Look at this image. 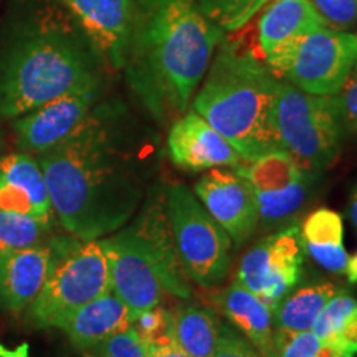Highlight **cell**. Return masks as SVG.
<instances>
[{
  "mask_svg": "<svg viewBox=\"0 0 357 357\" xmlns=\"http://www.w3.org/2000/svg\"><path fill=\"white\" fill-rule=\"evenodd\" d=\"M344 273L347 275V280H349L351 283H357V252L347 260Z\"/></svg>",
  "mask_w": 357,
  "mask_h": 357,
  "instance_id": "obj_37",
  "label": "cell"
},
{
  "mask_svg": "<svg viewBox=\"0 0 357 357\" xmlns=\"http://www.w3.org/2000/svg\"><path fill=\"white\" fill-rule=\"evenodd\" d=\"M147 357H192L181 349L174 337L160 339V341L147 344Z\"/></svg>",
  "mask_w": 357,
  "mask_h": 357,
  "instance_id": "obj_34",
  "label": "cell"
},
{
  "mask_svg": "<svg viewBox=\"0 0 357 357\" xmlns=\"http://www.w3.org/2000/svg\"><path fill=\"white\" fill-rule=\"evenodd\" d=\"M342 136H357V60L352 66L349 77L336 95L329 96Z\"/></svg>",
  "mask_w": 357,
  "mask_h": 357,
  "instance_id": "obj_28",
  "label": "cell"
},
{
  "mask_svg": "<svg viewBox=\"0 0 357 357\" xmlns=\"http://www.w3.org/2000/svg\"><path fill=\"white\" fill-rule=\"evenodd\" d=\"M278 83L255 53L223 37L192 106L245 160H252L281 149L275 129Z\"/></svg>",
  "mask_w": 357,
  "mask_h": 357,
  "instance_id": "obj_4",
  "label": "cell"
},
{
  "mask_svg": "<svg viewBox=\"0 0 357 357\" xmlns=\"http://www.w3.org/2000/svg\"><path fill=\"white\" fill-rule=\"evenodd\" d=\"M222 321L208 307L185 305L172 312L174 341L192 357L212 356Z\"/></svg>",
  "mask_w": 357,
  "mask_h": 357,
  "instance_id": "obj_22",
  "label": "cell"
},
{
  "mask_svg": "<svg viewBox=\"0 0 357 357\" xmlns=\"http://www.w3.org/2000/svg\"><path fill=\"white\" fill-rule=\"evenodd\" d=\"M316 357H342V356L339 354V352L334 349V347L324 344V342H323V344H321V347H319L318 354H316Z\"/></svg>",
  "mask_w": 357,
  "mask_h": 357,
  "instance_id": "obj_38",
  "label": "cell"
},
{
  "mask_svg": "<svg viewBox=\"0 0 357 357\" xmlns=\"http://www.w3.org/2000/svg\"><path fill=\"white\" fill-rule=\"evenodd\" d=\"M342 357H354L357 354V307L347 316L331 342H328Z\"/></svg>",
  "mask_w": 357,
  "mask_h": 357,
  "instance_id": "obj_33",
  "label": "cell"
},
{
  "mask_svg": "<svg viewBox=\"0 0 357 357\" xmlns=\"http://www.w3.org/2000/svg\"><path fill=\"white\" fill-rule=\"evenodd\" d=\"M270 0H197L202 13L222 32L242 30Z\"/></svg>",
  "mask_w": 357,
  "mask_h": 357,
  "instance_id": "obj_25",
  "label": "cell"
},
{
  "mask_svg": "<svg viewBox=\"0 0 357 357\" xmlns=\"http://www.w3.org/2000/svg\"><path fill=\"white\" fill-rule=\"evenodd\" d=\"M35 158L53 213L78 240H101L123 229L144 195L136 164L96 109L68 139Z\"/></svg>",
  "mask_w": 357,
  "mask_h": 357,
  "instance_id": "obj_2",
  "label": "cell"
},
{
  "mask_svg": "<svg viewBox=\"0 0 357 357\" xmlns=\"http://www.w3.org/2000/svg\"><path fill=\"white\" fill-rule=\"evenodd\" d=\"M323 341L312 331L275 329V357H316Z\"/></svg>",
  "mask_w": 357,
  "mask_h": 357,
  "instance_id": "obj_29",
  "label": "cell"
},
{
  "mask_svg": "<svg viewBox=\"0 0 357 357\" xmlns=\"http://www.w3.org/2000/svg\"><path fill=\"white\" fill-rule=\"evenodd\" d=\"M347 217H349V220L352 225H354V229L357 230V184L354 189H352L351 195H349V205H347Z\"/></svg>",
  "mask_w": 357,
  "mask_h": 357,
  "instance_id": "obj_36",
  "label": "cell"
},
{
  "mask_svg": "<svg viewBox=\"0 0 357 357\" xmlns=\"http://www.w3.org/2000/svg\"><path fill=\"white\" fill-rule=\"evenodd\" d=\"M100 84L75 89L12 119L19 151L38 155L63 142L95 113Z\"/></svg>",
  "mask_w": 357,
  "mask_h": 357,
  "instance_id": "obj_12",
  "label": "cell"
},
{
  "mask_svg": "<svg viewBox=\"0 0 357 357\" xmlns=\"http://www.w3.org/2000/svg\"><path fill=\"white\" fill-rule=\"evenodd\" d=\"M258 22L263 58L288 40L326 26L311 0H270Z\"/></svg>",
  "mask_w": 357,
  "mask_h": 357,
  "instance_id": "obj_20",
  "label": "cell"
},
{
  "mask_svg": "<svg viewBox=\"0 0 357 357\" xmlns=\"http://www.w3.org/2000/svg\"><path fill=\"white\" fill-rule=\"evenodd\" d=\"M356 35H357V33H356Z\"/></svg>",
  "mask_w": 357,
  "mask_h": 357,
  "instance_id": "obj_40",
  "label": "cell"
},
{
  "mask_svg": "<svg viewBox=\"0 0 357 357\" xmlns=\"http://www.w3.org/2000/svg\"><path fill=\"white\" fill-rule=\"evenodd\" d=\"M0 211L53 222L47 181L35 155L22 151L0 155Z\"/></svg>",
  "mask_w": 357,
  "mask_h": 357,
  "instance_id": "obj_16",
  "label": "cell"
},
{
  "mask_svg": "<svg viewBox=\"0 0 357 357\" xmlns=\"http://www.w3.org/2000/svg\"><path fill=\"white\" fill-rule=\"evenodd\" d=\"M211 357H265L234 326L222 323L215 351Z\"/></svg>",
  "mask_w": 357,
  "mask_h": 357,
  "instance_id": "obj_32",
  "label": "cell"
},
{
  "mask_svg": "<svg viewBox=\"0 0 357 357\" xmlns=\"http://www.w3.org/2000/svg\"><path fill=\"white\" fill-rule=\"evenodd\" d=\"M84 357H147V342L132 324L105 339L91 349L83 351Z\"/></svg>",
  "mask_w": 357,
  "mask_h": 357,
  "instance_id": "obj_27",
  "label": "cell"
},
{
  "mask_svg": "<svg viewBox=\"0 0 357 357\" xmlns=\"http://www.w3.org/2000/svg\"><path fill=\"white\" fill-rule=\"evenodd\" d=\"M167 149L172 162L190 172L236 167L245 160L238 151L195 111H185L172 121Z\"/></svg>",
  "mask_w": 357,
  "mask_h": 357,
  "instance_id": "obj_15",
  "label": "cell"
},
{
  "mask_svg": "<svg viewBox=\"0 0 357 357\" xmlns=\"http://www.w3.org/2000/svg\"><path fill=\"white\" fill-rule=\"evenodd\" d=\"M53 263L30 319L38 328H58L73 311L111 289L109 266L100 240H53Z\"/></svg>",
  "mask_w": 357,
  "mask_h": 357,
  "instance_id": "obj_6",
  "label": "cell"
},
{
  "mask_svg": "<svg viewBox=\"0 0 357 357\" xmlns=\"http://www.w3.org/2000/svg\"><path fill=\"white\" fill-rule=\"evenodd\" d=\"M109 266L111 289L132 318L160 306L166 294L190 298L189 278L174 247L166 197L147 204L131 225L100 240Z\"/></svg>",
  "mask_w": 357,
  "mask_h": 357,
  "instance_id": "obj_5",
  "label": "cell"
},
{
  "mask_svg": "<svg viewBox=\"0 0 357 357\" xmlns=\"http://www.w3.org/2000/svg\"><path fill=\"white\" fill-rule=\"evenodd\" d=\"M324 25L339 32L357 26V0H311Z\"/></svg>",
  "mask_w": 357,
  "mask_h": 357,
  "instance_id": "obj_30",
  "label": "cell"
},
{
  "mask_svg": "<svg viewBox=\"0 0 357 357\" xmlns=\"http://www.w3.org/2000/svg\"><path fill=\"white\" fill-rule=\"evenodd\" d=\"M357 60V35L319 26L288 40L265 56L276 78L301 91L333 96L341 89Z\"/></svg>",
  "mask_w": 357,
  "mask_h": 357,
  "instance_id": "obj_7",
  "label": "cell"
},
{
  "mask_svg": "<svg viewBox=\"0 0 357 357\" xmlns=\"http://www.w3.org/2000/svg\"><path fill=\"white\" fill-rule=\"evenodd\" d=\"M101 61L58 0H19L0 19V119L100 84Z\"/></svg>",
  "mask_w": 357,
  "mask_h": 357,
  "instance_id": "obj_1",
  "label": "cell"
},
{
  "mask_svg": "<svg viewBox=\"0 0 357 357\" xmlns=\"http://www.w3.org/2000/svg\"><path fill=\"white\" fill-rule=\"evenodd\" d=\"M132 324V312L113 289L73 311L58 328L78 351H88Z\"/></svg>",
  "mask_w": 357,
  "mask_h": 357,
  "instance_id": "obj_18",
  "label": "cell"
},
{
  "mask_svg": "<svg viewBox=\"0 0 357 357\" xmlns=\"http://www.w3.org/2000/svg\"><path fill=\"white\" fill-rule=\"evenodd\" d=\"M3 149V136H2V131H0V153H2Z\"/></svg>",
  "mask_w": 357,
  "mask_h": 357,
  "instance_id": "obj_39",
  "label": "cell"
},
{
  "mask_svg": "<svg viewBox=\"0 0 357 357\" xmlns=\"http://www.w3.org/2000/svg\"><path fill=\"white\" fill-rule=\"evenodd\" d=\"M236 169L255 192L258 223L266 229L280 227L301 211L311 190L312 176H316L298 166L283 149L243 160Z\"/></svg>",
  "mask_w": 357,
  "mask_h": 357,
  "instance_id": "obj_10",
  "label": "cell"
},
{
  "mask_svg": "<svg viewBox=\"0 0 357 357\" xmlns=\"http://www.w3.org/2000/svg\"><path fill=\"white\" fill-rule=\"evenodd\" d=\"M218 306L236 331L257 347L265 357H275L273 311L255 293L234 281L218 296Z\"/></svg>",
  "mask_w": 357,
  "mask_h": 357,
  "instance_id": "obj_19",
  "label": "cell"
},
{
  "mask_svg": "<svg viewBox=\"0 0 357 357\" xmlns=\"http://www.w3.org/2000/svg\"><path fill=\"white\" fill-rule=\"evenodd\" d=\"M0 357H30L29 344H22L19 347H7L0 342Z\"/></svg>",
  "mask_w": 357,
  "mask_h": 357,
  "instance_id": "obj_35",
  "label": "cell"
},
{
  "mask_svg": "<svg viewBox=\"0 0 357 357\" xmlns=\"http://www.w3.org/2000/svg\"><path fill=\"white\" fill-rule=\"evenodd\" d=\"M337 287L329 281L289 291L273 310V328L289 331H311L316 316L329 298L337 293Z\"/></svg>",
  "mask_w": 357,
  "mask_h": 357,
  "instance_id": "obj_23",
  "label": "cell"
},
{
  "mask_svg": "<svg viewBox=\"0 0 357 357\" xmlns=\"http://www.w3.org/2000/svg\"><path fill=\"white\" fill-rule=\"evenodd\" d=\"M225 35L197 0H134L123 70L155 121L167 124L185 113Z\"/></svg>",
  "mask_w": 357,
  "mask_h": 357,
  "instance_id": "obj_3",
  "label": "cell"
},
{
  "mask_svg": "<svg viewBox=\"0 0 357 357\" xmlns=\"http://www.w3.org/2000/svg\"><path fill=\"white\" fill-rule=\"evenodd\" d=\"M275 129L281 149L305 171L318 174L336 162L342 131L329 96L310 95L280 79L275 98Z\"/></svg>",
  "mask_w": 357,
  "mask_h": 357,
  "instance_id": "obj_8",
  "label": "cell"
},
{
  "mask_svg": "<svg viewBox=\"0 0 357 357\" xmlns=\"http://www.w3.org/2000/svg\"><path fill=\"white\" fill-rule=\"evenodd\" d=\"M132 328L144 337L147 344L160 341V339L174 337L172 312L160 306L142 311L132 318Z\"/></svg>",
  "mask_w": 357,
  "mask_h": 357,
  "instance_id": "obj_31",
  "label": "cell"
},
{
  "mask_svg": "<svg viewBox=\"0 0 357 357\" xmlns=\"http://www.w3.org/2000/svg\"><path fill=\"white\" fill-rule=\"evenodd\" d=\"M53 253V243L0 252V306L3 310L19 312L32 306L52 270Z\"/></svg>",
  "mask_w": 357,
  "mask_h": 357,
  "instance_id": "obj_17",
  "label": "cell"
},
{
  "mask_svg": "<svg viewBox=\"0 0 357 357\" xmlns=\"http://www.w3.org/2000/svg\"><path fill=\"white\" fill-rule=\"evenodd\" d=\"M303 252L333 273H344L347 255L342 236L344 225L337 212L331 208H318L311 212L300 225Z\"/></svg>",
  "mask_w": 357,
  "mask_h": 357,
  "instance_id": "obj_21",
  "label": "cell"
},
{
  "mask_svg": "<svg viewBox=\"0 0 357 357\" xmlns=\"http://www.w3.org/2000/svg\"><path fill=\"white\" fill-rule=\"evenodd\" d=\"M303 253L300 225L291 223L248 250L240 261L236 281L273 311L300 281Z\"/></svg>",
  "mask_w": 357,
  "mask_h": 357,
  "instance_id": "obj_11",
  "label": "cell"
},
{
  "mask_svg": "<svg viewBox=\"0 0 357 357\" xmlns=\"http://www.w3.org/2000/svg\"><path fill=\"white\" fill-rule=\"evenodd\" d=\"M194 194L236 247H242L255 234L258 227L255 192L236 167H213L195 182Z\"/></svg>",
  "mask_w": 357,
  "mask_h": 357,
  "instance_id": "obj_13",
  "label": "cell"
},
{
  "mask_svg": "<svg viewBox=\"0 0 357 357\" xmlns=\"http://www.w3.org/2000/svg\"><path fill=\"white\" fill-rule=\"evenodd\" d=\"M52 222L24 215V213L0 211V252L30 248L42 243L50 234Z\"/></svg>",
  "mask_w": 357,
  "mask_h": 357,
  "instance_id": "obj_24",
  "label": "cell"
},
{
  "mask_svg": "<svg viewBox=\"0 0 357 357\" xmlns=\"http://www.w3.org/2000/svg\"><path fill=\"white\" fill-rule=\"evenodd\" d=\"M357 307V301L354 296L344 289H337V293L329 301L326 303L319 314L316 316L314 323H312L311 331L318 336L324 344L331 342L334 334L341 328L347 316L351 314Z\"/></svg>",
  "mask_w": 357,
  "mask_h": 357,
  "instance_id": "obj_26",
  "label": "cell"
},
{
  "mask_svg": "<svg viewBox=\"0 0 357 357\" xmlns=\"http://www.w3.org/2000/svg\"><path fill=\"white\" fill-rule=\"evenodd\" d=\"M77 20L102 61L123 70L132 32L134 0H58Z\"/></svg>",
  "mask_w": 357,
  "mask_h": 357,
  "instance_id": "obj_14",
  "label": "cell"
},
{
  "mask_svg": "<svg viewBox=\"0 0 357 357\" xmlns=\"http://www.w3.org/2000/svg\"><path fill=\"white\" fill-rule=\"evenodd\" d=\"M166 213L177 257L187 278L213 288L229 275L231 238L184 184L166 190Z\"/></svg>",
  "mask_w": 357,
  "mask_h": 357,
  "instance_id": "obj_9",
  "label": "cell"
}]
</instances>
